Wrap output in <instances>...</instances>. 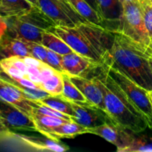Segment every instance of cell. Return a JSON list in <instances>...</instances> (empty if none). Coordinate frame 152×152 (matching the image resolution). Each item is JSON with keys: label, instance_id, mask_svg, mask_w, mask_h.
Instances as JSON below:
<instances>
[{"label": "cell", "instance_id": "1", "mask_svg": "<svg viewBox=\"0 0 152 152\" xmlns=\"http://www.w3.org/2000/svg\"><path fill=\"white\" fill-rule=\"evenodd\" d=\"M94 73L91 79L102 90L105 113L111 121L133 133L144 132L148 128L146 117L129 99L106 68L101 65Z\"/></svg>", "mask_w": 152, "mask_h": 152}, {"label": "cell", "instance_id": "2", "mask_svg": "<svg viewBox=\"0 0 152 152\" xmlns=\"http://www.w3.org/2000/svg\"><path fill=\"white\" fill-rule=\"evenodd\" d=\"M53 31L74 52L91 59L99 66L108 59L114 40V33L89 22H79L74 26L56 25Z\"/></svg>", "mask_w": 152, "mask_h": 152}, {"label": "cell", "instance_id": "3", "mask_svg": "<svg viewBox=\"0 0 152 152\" xmlns=\"http://www.w3.org/2000/svg\"><path fill=\"white\" fill-rule=\"evenodd\" d=\"M114 40L108 63L145 90L152 91V71L148 56L152 48H147L120 32H114Z\"/></svg>", "mask_w": 152, "mask_h": 152}, {"label": "cell", "instance_id": "4", "mask_svg": "<svg viewBox=\"0 0 152 152\" xmlns=\"http://www.w3.org/2000/svg\"><path fill=\"white\" fill-rule=\"evenodd\" d=\"M12 19L6 34L25 42L42 43L43 33L53 31L57 25L39 7L35 6L27 13Z\"/></svg>", "mask_w": 152, "mask_h": 152}, {"label": "cell", "instance_id": "5", "mask_svg": "<svg viewBox=\"0 0 152 152\" xmlns=\"http://www.w3.org/2000/svg\"><path fill=\"white\" fill-rule=\"evenodd\" d=\"M122 5L123 13L118 32L147 48H152V40L144 22L140 1H124Z\"/></svg>", "mask_w": 152, "mask_h": 152}, {"label": "cell", "instance_id": "6", "mask_svg": "<svg viewBox=\"0 0 152 152\" xmlns=\"http://www.w3.org/2000/svg\"><path fill=\"white\" fill-rule=\"evenodd\" d=\"M102 65L106 68L112 78L120 85L129 99L142 111L146 120L150 118L152 116V102L148 96V91L140 86L112 65L108 63H104Z\"/></svg>", "mask_w": 152, "mask_h": 152}, {"label": "cell", "instance_id": "7", "mask_svg": "<svg viewBox=\"0 0 152 152\" xmlns=\"http://www.w3.org/2000/svg\"><path fill=\"white\" fill-rule=\"evenodd\" d=\"M37 5L57 25L74 26L87 22L71 7L66 0H37Z\"/></svg>", "mask_w": 152, "mask_h": 152}, {"label": "cell", "instance_id": "8", "mask_svg": "<svg viewBox=\"0 0 152 152\" xmlns=\"http://www.w3.org/2000/svg\"><path fill=\"white\" fill-rule=\"evenodd\" d=\"M126 129L117 126L112 122H107L95 127L88 128V133L93 134L104 138L117 147V151L121 152L130 145L134 133L127 132Z\"/></svg>", "mask_w": 152, "mask_h": 152}, {"label": "cell", "instance_id": "9", "mask_svg": "<svg viewBox=\"0 0 152 152\" xmlns=\"http://www.w3.org/2000/svg\"><path fill=\"white\" fill-rule=\"evenodd\" d=\"M0 115L7 129L37 132L32 118L12 104L0 100Z\"/></svg>", "mask_w": 152, "mask_h": 152}, {"label": "cell", "instance_id": "10", "mask_svg": "<svg viewBox=\"0 0 152 152\" xmlns=\"http://www.w3.org/2000/svg\"><path fill=\"white\" fill-rule=\"evenodd\" d=\"M68 100V99H67ZM74 111L71 120L86 128H92L111 122L105 111L95 106L83 105L68 100Z\"/></svg>", "mask_w": 152, "mask_h": 152}, {"label": "cell", "instance_id": "11", "mask_svg": "<svg viewBox=\"0 0 152 152\" xmlns=\"http://www.w3.org/2000/svg\"><path fill=\"white\" fill-rule=\"evenodd\" d=\"M103 28L111 32H118L120 27L123 5L120 0H95Z\"/></svg>", "mask_w": 152, "mask_h": 152}, {"label": "cell", "instance_id": "12", "mask_svg": "<svg viewBox=\"0 0 152 152\" xmlns=\"http://www.w3.org/2000/svg\"><path fill=\"white\" fill-rule=\"evenodd\" d=\"M62 68L69 76L88 77L99 66L96 62L81 54L73 51L62 56Z\"/></svg>", "mask_w": 152, "mask_h": 152}, {"label": "cell", "instance_id": "13", "mask_svg": "<svg viewBox=\"0 0 152 152\" xmlns=\"http://www.w3.org/2000/svg\"><path fill=\"white\" fill-rule=\"evenodd\" d=\"M10 137H13L16 140H19L21 143L28 146L33 151L65 152L69 150V147L68 145L62 143L59 140L51 139L45 135L44 137L31 135L28 136L10 132Z\"/></svg>", "mask_w": 152, "mask_h": 152}, {"label": "cell", "instance_id": "14", "mask_svg": "<svg viewBox=\"0 0 152 152\" xmlns=\"http://www.w3.org/2000/svg\"><path fill=\"white\" fill-rule=\"evenodd\" d=\"M0 100L12 104L32 118L34 102L25 99L12 83L0 77Z\"/></svg>", "mask_w": 152, "mask_h": 152}, {"label": "cell", "instance_id": "15", "mask_svg": "<svg viewBox=\"0 0 152 152\" xmlns=\"http://www.w3.org/2000/svg\"><path fill=\"white\" fill-rule=\"evenodd\" d=\"M72 83L86 96V99L93 106L105 112L104 97L102 90L96 82L91 78L80 76H69Z\"/></svg>", "mask_w": 152, "mask_h": 152}, {"label": "cell", "instance_id": "16", "mask_svg": "<svg viewBox=\"0 0 152 152\" xmlns=\"http://www.w3.org/2000/svg\"><path fill=\"white\" fill-rule=\"evenodd\" d=\"M39 68L40 71L41 88L53 96L62 94L63 89L62 73L53 69L43 62Z\"/></svg>", "mask_w": 152, "mask_h": 152}, {"label": "cell", "instance_id": "17", "mask_svg": "<svg viewBox=\"0 0 152 152\" xmlns=\"http://www.w3.org/2000/svg\"><path fill=\"white\" fill-rule=\"evenodd\" d=\"M10 56H31L26 42L5 34L0 39V59Z\"/></svg>", "mask_w": 152, "mask_h": 152}, {"label": "cell", "instance_id": "18", "mask_svg": "<svg viewBox=\"0 0 152 152\" xmlns=\"http://www.w3.org/2000/svg\"><path fill=\"white\" fill-rule=\"evenodd\" d=\"M84 134H88V128L71 120L45 131L42 134L51 139L59 140L62 138H74Z\"/></svg>", "mask_w": 152, "mask_h": 152}, {"label": "cell", "instance_id": "19", "mask_svg": "<svg viewBox=\"0 0 152 152\" xmlns=\"http://www.w3.org/2000/svg\"><path fill=\"white\" fill-rule=\"evenodd\" d=\"M33 7L27 0H0V13L7 19L21 16Z\"/></svg>", "mask_w": 152, "mask_h": 152}, {"label": "cell", "instance_id": "20", "mask_svg": "<svg viewBox=\"0 0 152 152\" xmlns=\"http://www.w3.org/2000/svg\"><path fill=\"white\" fill-rule=\"evenodd\" d=\"M73 9L87 22L103 27L102 21L97 10L91 7L86 0H66Z\"/></svg>", "mask_w": 152, "mask_h": 152}, {"label": "cell", "instance_id": "21", "mask_svg": "<svg viewBox=\"0 0 152 152\" xmlns=\"http://www.w3.org/2000/svg\"><path fill=\"white\" fill-rule=\"evenodd\" d=\"M42 44L49 50H53L62 56L74 51L62 38L51 31H46L43 33L42 36Z\"/></svg>", "mask_w": 152, "mask_h": 152}, {"label": "cell", "instance_id": "22", "mask_svg": "<svg viewBox=\"0 0 152 152\" xmlns=\"http://www.w3.org/2000/svg\"><path fill=\"white\" fill-rule=\"evenodd\" d=\"M62 78H63V89H62V96L65 99L80 105L93 106L86 99V96L79 90L78 88L72 83L68 74L62 73Z\"/></svg>", "mask_w": 152, "mask_h": 152}, {"label": "cell", "instance_id": "23", "mask_svg": "<svg viewBox=\"0 0 152 152\" xmlns=\"http://www.w3.org/2000/svg\"><path fill=\"white\" fill-rule=\"evenodd\" d=\"M37 101L53 108L56 111L63 113V114L69 116L70 117L74 116V111H73L72 107L70 105L68 100L65 99L62 96V94L56 95V96L48 95L40 100Z\"/></svg>", "mask_w": 152, "mask_h": 152}, {"label": "cell", "instance_id": "24", "mask_svg": "<svg viewBox=\"0 0 152 152\" xmlns=\"http://www.w3.org/2000/svg\"><path fill=\"white\" fill-rule=\"evenodd\" d=\"M121 152H152V137L134 133L130 145Z\"/></svg>", "mask_w": 152, "mask_h": 152}, {"label": "cell", "instance_id": "25", "mask_svg": "<svg viewBox=\"0 0 152 152\" xmlns=\"http://www.w3.org/2000/svg\"><path fill=\"white\" fill-rule=\"evenodd\" d=\"M32 120H34L37 131L40 134H42L45 131L59 126L62 123L71 121V120H68L65 119L59 118V117L39 115V114H33Z\"/></svg>", "mask_w": 152, "mask_h": 152}, {"label": "cell", "instance_id": "26", "mask_svg": "<svg viewBox=\"0 0 152 152\" xmlns=\"http://www.w3.org/2000/svg\"><path fill=\"white\" fill-rule=\"evenodd\" d=\"M34 102V108H33L32 113L33 114H39V115H46L50 116V117H59V118L65 119L68 120H71V117L66 114L61 113L59 111H56L53 108L48 106V105H44L41 103L39 101H33ZM33 116V115H32Z\"/></svg>", "mask_w": 152, "mask_h": 152}, {"label": "cell", "instance_id": "27", "mask_svg": "<svg viewBox=\"0 0 152 152\" xmlns=\"http://www.w3.org/2000/svg\"><path fill=\"white\" fill-rule=\"evenodd\" d=\"M26 43L31 57L35 58L45 63L48 49L45 47L42 43L34 42H26Z\"/></svg>", "mask_w": 152, "mask_h": 152}, {"label": "cell", "instance_id": "28", "mask_svg": "<svg viewBox=\"0 0 152 152\" xmlns=\"http://www.w3.org/2000/svg\"><path fill=\"white\" fill-rule=\"evenodd\" d=\"M144 22L152 40V4L143 0H140Z\"/></svg>", "mask_w": 152, "mask_h": 152}, {"label": "cell", "instance_id": "29", "mask_svg": "<svg viewBox=\"0 0 152 152\" xmlns=\"http://www.w3.org/2000/svg\"><path fill=\"white\" fill-rule=\"evenodd\" d=\"M62 56L59 54V53H56V52L53 51L51 50H48L47 58H46L45 63L53 68V69L56 70L57 71L60 73H65L64 70L62 68Z\"/></svg>", "mask_w": 152, "mask_h": 152}, {"label": "cell", "instance_id": "30", "mask_svg": "<svg viewBox=\"0 0 152 152\" xmlns=\"http://www.w3.org/2000/svg\"><path fill=\"white\" fill-rule=\"evenodd\" d=\"M6 20L7 19H5L0 13V39L6 34L7 28H8V25H7Z\"/></svg>", "mask_w": 152, "mask_h": 152}, {"label": "cell", "instance_id": "31", "mask_svg": "<svg viewBox=\"0 0 152 152\" xmlns=\"http://www.w3.org/2000/svg\"><path fill=\"white\" fill-rule=\"evenodd\" d=\"M10 131L9 129L7 130H2L0 131V139H3L5 137H9L10 134Z\"/></svg>", "mask_w": 152, "mask_h": 152}, {"label": "cell", "instance_id": "32", "mask_svg": "<svg viewBox=\"0 0 152 152\" xmlns=\"http://www.w3.org/2000/svg\"><path fill=\"white\" fill-rule=\"evenodd\" d=\"M147 123H148V127L152 130V116L150 118L147 119Z\"/></svg>", "mask_w": 152, "mask_h": 152}, {"label": "cell", "instance_id": "33", "mask_svg": "<svg viewBox=\"0 0 152 152\" xmlns=\"http://www.w3.org/2000/svg\"><path fill=\"white\" fill-rule=\"evenodd\" d=\"M27 1H29L30 3H31L32 5L35 6V7H38V5H37V0H27Z\"/></svg>", "mask_w": 152, "mask_h": 152}, {"label": "cell", "instance_id": "34", "mask_svg": "<svg viewBox=\"0 0 152 152\" xmlns=\"http://www.w3.org/2000/svg\"><path fill=\"white\" fill-rule=\"evenodd\" d=\"M148 61H149L150 66H151V71H152V52L149 53V56H148Z\"/></svg>", "mask_w": 152, "mask_h": 152}, {"label": "cell", "instance_id": "35", "mask_svg": "<svg viewBox=\"0 0 152 152\" xmlns=\"http://www.w3.org/2000/svg\"><path fill=\"white\" fill-rule=\"evenodd\" d=\"M7 129H7V128H6V126H4L2 123H1V122H0V131L7 130ZM9 130H10V129H9Z\"/></svg>", "mask_w": 152, "mask_h": 152}, {"label": "cell", "instance_id": "36", "mask_svg": "<svg viewBox=\"0 0 152 152\" xmlns=\"http://www.w3.org/2000/svg\"><path fill=\"white\" fill-rule=\"evenodd\" d=\"M120 2H124V1H140V0H120Z\"/></svg>", "mask_w": 152, "mask_h": 152}, {"label": "cell", "instance_id": "37", "mask_svg": "<svg viewBox=\"0 0 152 152\" xmlns=\"http://www.w3.org/2000/svg\"><path fill=\"white\" fill-rule=\"evenodd\" d=\"M148 96H149L150 99H151V102H152V91H148Z\"/></svg>", "mask_w": 152, "mask_h": 152}, {"label": "cell", "instance_id": "38", "mask_svg": "<svg viewBox=\"0 0 152 152\" xmlns=\"http://www.w3.org/2000/svg\"><path fill=\"white\" fill-rule=\"evenodd\" d=\"M3 72V68L2 67H1V62H0V73Z\"/></svg>", "mask_w": 152, "mask_h": 152}, {"label": "cell", "instance_id": "39", "mask_svg": "<svg viewBox=\"0 0 152 152\" xmlns=\"http://www.w3.org/2000/svg\"><path fill=\"white\" fill-rule=\"evenodd\" d=\"M143 1H147V2L150 3V4H152V0H143Z\"/></svg>", "mask_w": 152, "mask_h": 152}, {"label": "cell", "instance_id": "40", "mask_svg": "<svg viewBox=\"0 0 152 152\" xmlns=\"http://www.w3.org/2000/svg\"><path fill=\"white\" fill-rule=\"evenodd\" d=\"M0 122H1V123H3V120H2V118H1V115H0ZM3 124H4V123H3Z\"/></svg>", "mask_w": 152, "mask_h": 152}]
</instances>
